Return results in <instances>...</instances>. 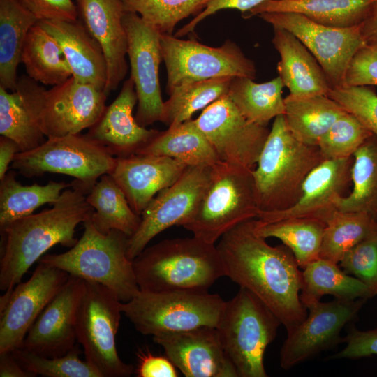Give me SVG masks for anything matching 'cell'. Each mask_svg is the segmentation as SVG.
<instances>
[{
	"label": "cell",
	"mask_w": 377,
	"mask_h": 377,
	"mask_svg": "<svg viewBox=\"0 0 377 377\" xmlns=\"http://www.w3.org/2000/svg\"><path fill=\"white\" fill-rule=\"evenodd\" d=\"M254 219L226 232L216 247L226 276L260 298L289 332L308 313L300 297L302 272L287 246H270L256 232Z\"/></svg>",
	"instance_id": "6da1fadb"
},
{
	"label": "cell",
	"mask_w": 377,
	"mask_h": 377,
	"mask_svg": "<svg viewBox=\"0 0 377 377\" xmlns=\"http://www.w3.org/2000/svg\"><path fill=\"white\" fill-rule=\"evenodd\" d=\"M94 212L80 189L69 187L50 209L18 219L0 227L3 249L0 260V289L5 300L24 274L51 247H73L75 228Z\"/></svg>",
	"instance_id": "7a4b0ae2"
},
{
	"label": "cell",
	"mask_w": 377,
	"mask_h": 377,
	"mask_svg": "<svg viewBox=\"0 0 377 377\" xmlns=\"http://www.w3.org/2000/svg\"><path fill=\"white\" fill-rule=\"evenodd\" d=\"M132 261L139 289L145 291L208 290L226 276L216 246L195 236L162 240Z\"/></svg>",
	"instance_id": "3957f363"
},
{
	"label": "cell",
	"mask_w": 377,
	"mask_h": 377,
	"mask_svg": "<svg viewBox=\"0 0 377 377\" xmlns=\"http://www.w3.org/2000/svg\"><path fill=\"white\" fill-rule=\"evenodd\" d=\"M323 161L318 146L298 140L288 129L284 115L276 117L252 172L260 212L294 205L306 177Z\"/></svg>",
	"instance_id": "277c9868"
},
{
	"label": "cell",
	"mask_w": 377,
	"mask_h": 377,
	"mask_svg": "<svg viewBox=\"0 0 377 377\" xmlns=\"http://www.w3.org/2000/svg\"><path fill=\"white\" fill-rule=\"evenodd\" d=\"M84 232L66 252L46 254L38 261L86 281L100 283L113 290L121 302L140 290L133 261L126 255L128 237L118 230L98 232L90 217L83 223Z\"/></svg>",
	"instance_id": "5b68a950"
},
{
	"label": "cell",
	"mask_w": 377,
	"mask_h": 377,
	"mask_svg": "<svg viewBox=\"0 0 377 377\" xmlns=\"http://www.w3.org/2000/svg\"><path fill=\"white\" fill-rule=\"evenodd\" d=\"M225 304L219 295L207 290H140L131 300L121 302V311L138 332L155 337L202 327H216Z\"/></svg>",
	"instance_id": "8992f818"
},
{
	"label": "cell",
	"mask_w": 377,
	"mask_h": 377,
	"mask_svg": "<svg viewBox=\"0 0 377 377\" xmlns=\"http://www.w3.org/2000/svg\"><path fill=\"white\" fill-rule=\"evenodd\" d=\"M282 325L273 311L256 295L239 287L226 301L216 326L221 346L238 377H267L263 357Z\"/></svg>",
	"instance_id": "52a82bcc"
},
{
	"label": "cell",
	"mask_w": 377,
	"mask_h": 377,
	"mask_svg": "<svg viewBox=\"0 0 377 377\" xmlns=\"http://www.w3.org/2000/svg\"><path fill=\"white\" fill-rule=\"evenodd\" d=\"M253 170L222 161L214 165L193 214L183 227L193 236L215 244L238 224L257 219L260 210Z\"/></svg>",
	"instance_id": "ba28073f"
},
{
	"label": "cell",
	"mask_w": 377,
	"mask_h": 377,
	"mask_svg": "<svg viewBox=\"0 0 377 377\" xmlns=\"http://www.w3.org/2000/svg\"><path fill=\"white\" fill-rule=\"evenodd\" d=\"M115 162L102 147L78 133L47 138L38 147L18 152L11 168L28 178L45 172L69 175L74 178L71 187L87 195L103 175L111 173Z\"/></svg>",
	"instance_id": "9c48e42d"
},
{
	"label": "cell",
	"mask_w": 377,
	"mask_h": 377,
	"mask_svg": "<svg viewBox=\"0 0 377 377\" xmlns=\"http://www.w3.org/2000/svg\"><path fill=\"white\" fill-rule=\"evenodd\" d=\"M121 313V302L113 290L84 280L77 316V341L83 347L85 360L102 377H128L134 370L117 353L116 336Z\"/></svg>",
	"instance_id": "30bf717a"
},
{
	"label": "cell",
	"mask_w": 377,
	"mask_h": 377,
	"mask_svg": "<svg viewBox=\"0 0 377 377\" xmlns=\"http://www.w3.org/2000/svg\"><path fill=\"white\" fill-rule=\"evenodd\" d=\"M161 47L168 75L167 92L183 84L215 77L256 78L254 63L229 40L215 47L161 34Z\"/></svg>",
	"instance_id": "8fae6325"
},
{
	"label": "cell",
	"mask_w": 377,
	"mask_h": 377,
	"mask_svg": "<svg viewBox=\"0 0 377 377\" xmlns=\"http://www.w3.org/2000/svg\"><path fill=\"white\" fill-rule=\"evenodd\" d=\"M212 167L187 166L173 184L149 202L140 214L138 228L128 238L129 260H133L163 230L173 226H183L188 221L209 184Z\"/></svg>",
	"instance_id": "7c38bea8"
},
{
	"label": "cell",
	"mask_w": 377,
	"mask_h": 377,
	"mask_svg": "<svg viewBox=\"0 0 377 377\" xmlns=\"http://www.w3.org/2000/svg\"><path fill=\"white\" fill-rule=\"evenodd\" d=\"M273 27L295 35L317 59L331 88L340 87L350 61L364 45L360 24L350 27H333L316 23L303 15L263 13L258 15Z\"/></svg>",
	"instance_id": "4fadbf2b"
},
{
	"label": "cell",
	"mask_w": 377,
	"mask_h": 377,
	"mask_svg": "<svg viewBox=\"0 0 377 377\" xmlns=\"http://www.w3.org/2000/svg\"><path fill=\"white\" fill-rule=\"evenodd\" d=\"M194 121L221 161L251 169L269 133L245 118L228 94L203 109Z\"/></svg>",
	"instance_id": "5bb4252c"
},
{
	"label": "cell",
	"mask_w": 377,
	"mask_h": 377,
	"mask_svg": "<svg viewBox=\"0 0 377 377\" xmlns=\"http://www.w3.org/2000/svg\"><path fill=\"white\" fill-rule=\"evenodd\" d=\"M123 23L127 35L131 76L138 98L135 115L137 123L145 127L163 121L164 102L158 77L163 60L161 35L135 13L125 11Z\"/></svg>",
	"instance_id": "9a60e30c"
},
{
	"label": "cell",
	"mask_w": 377,
	"mask_h": 377,
	"mask_svg": "<svg viewBox=\"0 0 377 377\" xmlns=\"http://www.w3.org/2000/svg\"><path fill=\"white\" fill-rule=\"evenodd\" d=\"M367 298H335L314 301L306 306V318L287 332L280 350V365L287 370L342 342L341 330L353 320Z\"/></svg>",
	"instance_id": "2e32d148"
},
{
	"label": "cell",
	"mask_w": 377,
	"mask_h": 377,
	"mask_svg": "<svg viewBox=\"0 0 377 377\" xmlns=\"http://www.w3.org/2000/svg\"><path fill=\"white\" fill-rule=\"evenodd\" d=\"M69 274L38 261L31 276L0 301V354L22 347L29 329L67 281Z\"/></svg>",
	"instance_id": "e0dca14e"
},
{
	"label": "cell",
	"mask_w": 377,
	"mask_h": 377,
	"mask_svg": "<svg viewBox=\"0 0 377 377\" xmlns=\"http://www.w3.org/2000/svg\"><path fill=\"white\" fill-rule=\"evenodd\" d=\"M84 288V280L70 274L29 329L21 348L47 357H61L72 350Z\"/></svg>",
	"instance_id": "ac0fdd59"
},
{
	"label": "cell",
	"mask_w": 377,
	"mask_h": 377,
	"mask_svg": "<svg viewBox=\"0 0 377 377\" xmlns=\"http://www.w3.org/2000/svg\"><path fill=\"white\" fill-rule=\"evenodd\" d=\"M353 156L323 161L303 182L302 195L292 207L280 211L260 212L257 219L273 222L290 218L313 219L326 222L337 211L338 200L352 182Z\"/></svg>",
	"instance_id": "d6986e66"
},
{
	"label": "cell",
	"mask_w": 377,
	"mask_h": 377,
	"mask_svg": "<svg viewBox=\"0 0 377 377\" xmlns=\"http://www.w3.org/2000/svg\"><path fill=\"white\" fill-rule=\"evenodd\" d=\"M107 94L71 76L46 92L44 132L47 138L78 134L92 126L106 105Z\"/></svg>",
	"instance_id": "ffe728a7"
},
{
	"label": "cell",
	"mask_w": 377,
	"mask_h": 377,
	"mask_svg": "<svg viewBox=\"0 0 377 377\" xmlns=\"http://www.w3.org/2000/svg\"><path fill=\"white\" fill-rule=\"evenodd\" d=\"M153 340L186 377H238L216 327L161 334Z\"/></svg>",
	"instance_id": "44dd1931"
},
{
	"label": "cell",
	"mask_w": 377,
	"mask_h": 377,
	"mask_svg": "<svg viewBox=\"0 0 377 377\" xmlns=\"http://www.w3.org/2000/svg\"><path fill=\"white\" fill-rule=\"evenodd\" d=\"M46 92L28 75L17 79L13 90L0 87V134L16 142L20 151L31 150L46 140Z\"/></svg>",
	"instance_id": "7402d4cb"
},
{
	"label": "cell",
	"mask_w": 377,
	"mask_h": 377,
	"mask_svg": "<svg viewBox=\"0 0 377 377\" xmlns=\"http://www.w3.org/2000/svg\"><path fill=\"white\" fill-rule=\"evenodd\" d=\"M83 24L100 45L107 65L105 93L115 90L128 69V40L121 0H76Z\"/></svg>",
	"instance_id": "603a6c76"
},
{
	"label": "cell",
	"mask_w": 377,
	"mask_h": 377,
	"mask_svg": "<svg viewBox=\"0 0 377 377\" xmlns=\"http://www.w3.org/2000/svg\"><path fill=\"white\" fill-rule=\"evenodd\" d=\"M137 102L134 83L129 77L86 135L115 158L136 154L159 133L137 123L133 115Z\"/></svg>",
	"instance_id": "cb8c5ba5"
},
{
	"label": "cell",
	"mask_w": 377,
	"mask_h": 377,
	"mask_svg": "<svg viewBox=\"0 0 377 377\" xmlns=\"http://www.w3.org/2000/svg\"><path fill=\"white\" fill-rule=\"evenodd\" d=\"M187 166L167 156L133 154L116 158L110 175L124 191L132 209L140 216L156 195L173 184Z\"/></svg>",
	"instance_id": "d4e9b609"
},
{
	"label": "cell",
	"mask_w": 377,
	"mask_h": 377,
	"mask_svg": "<svg viewBox=\"0 0 377 377\" xmlns=\"http://www.w3.org/2000/svg\"><path fill=\"white\" fill-rule=\"evenodd\" d=\"M38 23L58 42L77 80L89 83L105 92L107 65L98 43L83 23L40 20Z\"/></svg>",
	"instance_id": "484cf974"
},
{
	"label": "cell",
	"mask_w": 377,
	"mask_h": 377,
	"mask_svg": "<svg viewBox=\"0 0 377 377\" xmlns=\"http://www.w3.org/2000/svg\"><path fill=\"white\" fill-rule=\"evenodd\" d=\"M274 28L272 43L280 54L279 76L289 95L303 97L326 95L331 86L321 66L308 48L292 33Z\"/></svg>",
	"instance_id": "4316f807"
},
{
	"label": "cell",
	"mask_w": 377,
	"mask_h": 377,
	"mask_svg": "<svg viewBox=\"0 0 377 377\" xmlns=\"http://www.w3.org/2000/svg\"><path fill=\"white\" fill-rule=\"evenodd\" d=\"M374 0H267L251 10L263 13H296L328 27H350L367 17Z\"/></svg>",
	"instance_id": "83f0119b"
},
{
	"label": "cell",
	"mask_w": 377,
	"mask_h": 377,
	"mask_svg": "<svg viewBox=\"0 0 377 377\" xmlns=\"http://www.w3.org/2000/svg\"><path fill=\"white\" fill-rule=\"evenodd\" d=\"M136 154L167 156L179 160L188 166L212 167L221 162L193 119L159 131Z\"/></svg>",
	"instance_id": "f1b7e54d"
},
{
	"label": "cell",
	"mask_w": 377,
	"mask_h": 377,
	"mask_svg": "<svg viewBox=\"0 0 377 377\" xmlns=\"http://www.w3.org/2000/svg\"><path fill=\"white\" fill-rule=\"evenodd\" d=\"M284 117L291 133L302 142L318 146L320 138L347 111L326 95L284 98Z\"/></svg>",
	"instance_id": "f546056e"
},
{
	"label": "cell",
	"mask_w": 377,
	"mask_h": 377,
	"mask_svg": "<svg viewBox=\"0 0 377 377\" xmlns=\"http://www.w3.org/2000/svg\"><path fill=\"white\" fill-rule=\"evenodd\" d=\"M38 21L18 0H0V87L15 89L25 39Z\"/></svg>",
	"instance_id": "4dcf8cb0"
},
{
	"label": "cell",
	"mask_w": 377,
	"mask_h": 377,
	"mask_svg": "<svg viewBox=\"0 0 377 377\" xmlns=\"http://www.w3.org/2000/svg\"><path fill=\"white\" fill-rule=\"evenodd\" d=\"M86 200L94 209L90 219L103 234L114 229L130 237L140 224L141 216L132 209L124 191L110 174L98 179Z\"/></svg>",
	"instance_id": "1f68e13d"
},
{
	"label": "cell",
	"mask_w": 377,
	"mask_h": 377,
	"mask_svg": "<svg viewBox=\"0 0 377 377\" xmlns=\"http://www.w3.org/2000/svg\"><path fill=\"white\" fill-rule=\"evenodd\" d=\"M21 62L30 78L45 85L61 84L72 76L61 46L38 22L27 36Z\"/></svg>",
	"instance_id": "d6a6232c"
},
{
	"label": "cell",
	"mask_w": 377,
	"mask_h": 377,
	"mask_svg": "<svg viewBox=\"0 0 377 377\" xmlns=\"http://www.w3.org/2000/svg\"><path fill=\"white\" fill-rule=\"evenodd\" d=\"M325 295L345 300L371 297L360 280L342 270L337 263L319 258L303 269L300 297L306 307Z\"/></svg>",
	"instance_id": "836d02e7"
},
{
	"label": "cell",
	"mask_w": 377,
	"mask_h": 377,
	"mask_svg": "<svg viewBox=\"0 0 377 377\" xmlns=\"http://www.w3.org/2000/svg\"><path fill=\"white\" fill-rule=\"evenodd\" d=\"M325 226L323 221L307 218H290L273 222L254 219L256 232L265 239H280L292 251L302 269L320 258Z\"/></svg>",
	"instance_id": "e575fe53"
},
{
	"label": "cell",
	"mask_w": 377,
	"mask_h": 377,
	"mask_svg": "<svg viewBox=\"0 0 377 377\" xmlns=\"http://www.w3.org/2000/svg\"><path fill=\"white\" fill-rule=\"evenodd\" d=\"M279 76L264 83H256L246 77L232 78L228 96L249 121L263 126L285 112Z\"/></svg>",
	"instance_id": "d590c367"
},
{
	"label": "cell",
	"mask_w": 377,
	"mask_h": 377,
	"mask_svg": "<svg viewBox=\"0 0 377 377\" xmlns=\"http://www.w3.org/2000/svg\"><path fill=\"white\" fill-rule=\"evenodd\" d=\"M15 171L7 172L0 181V227L32 214L44 204H54L71 183L50 182L46 185L23 186Z\"/></svg>",
	"instance_id": "8d00e7d4"
},
{
	"label": "cell",
	"mask_w": 377,
	"mask_h": 377,
	"mask_svg": "<svg viewBox=\"0 0 377 377\" xmlns=\"http://www.w3.org/2000/svg\"><path fill=\"white\" fill-rule=\"evenodd\" d=\"M352 192L339 198L337 209L364 212L377 221V137L372 135L354 153Z\"/></svg>",
	"instance_id": "74e56055"
},
{
	"label": "cell",
	"mask_w": 377,
	"mask_h": 377,
	"mask_svg": "<svg viewBox=\"0 0 377 377\" xmlns=\"http://www.w3.org/2000/svg\"><path fill=\"white\" fill-rule=\"evenodd\" d=\"M377 232V221L364 212L337 210L326 222L320 258L339 263L353 247Z\"/></svg>",
	"instance_id": "f35d334b"
},
{
	"label": "cell",
	"mask_w": 377,
	"mask_h": 377,
	"mask_svg": "<svg viewBox=\"0 0 377 377\" xmlns=\"http://www.w3.org/2000/svg\"><path fill=\"white\" fill-rule=\"evenodd\" d=\"M233 77H220L191 82L177 87L168 92L164 102L163 123L176 126L191 119L197 111L228 94Z\"/></svg>",
	"instance_id": "ab89813d"
},
{
	"label": "cell",
	"mask_w": 377,
	"mask_h": 377,
	"mask_svg": "<svg viewBox=\"0 0 377 377\" xmlns=\"http://www.w3.org/2000/svg\"><path fill=\"white\" fill-rule=\"evenodd\" d=\"M125 11L137 13L161 34H172L181 20L199 14L209 0H121Z\"/></svg>",
	"instance_id": "60d3db41"
},
{
	"label": "cell",
	"mask_w": 377,
	"mask_h": 377,
	"mask_svg": "<svg viewBox=\"0 0 377 377\" xmlns=\"http://www.w3.org/2000/svg\"><path fill=\"white\" fill-rule=\"evenodd\" d=\"M80 352L75 346L63 356L47 357L21 348L12 351L22 366L36 376L102 377L88 362L80 359Z\"/></svg>",
	"instance_id": "b9f144b4"
},
{
	"label": "cell",
	"mask_w": 377,
	"mask_h": 377,
	"mask_svg": "<svg viewBox=\"0 0 377 377\" xmlns=\"http://www.w3.org/2000/svg\"><path fill=\"white\" fill-rule=\"evenodd\" d=\"M372 135L354 115L347 112L320 138L318 147L324 160L347 158L353 156Z\"/></svg>",
	"instance_id": "7bdbcfd3"
},
{
	"label": "cell",
	"mask_w": 377,
	"mask_h": 377,
	"mask_svg": "<svg viewBox=\"0 0 377 377\" xmlns=\"http://www.w3.org/2000/svg\"><path fill=\"white\" fill-rule=\"evenodd\" d=\"M327 96L377 137V94L369 86L331 88Z\"/></svg>",
	"instance_id": "ee69618b"
},
{
	"label": "cell",
	"mask_w": 377,
	"mask_h": 377,
	"mask_svg": "<svg viewBox=\"0 0 377 377\" xmlns=\"http://www.w3.org/2000/svg\"><path fill=\"white\" fill-rule=\"evenodd\" d=\"M340 267L369 288L371 297L377 295V232L349 250L339 262Z\"/></svg>",
	"instance_id": "f6af8a7d"
},
{
	"label": "cell",
	"mask_w": 377,
	"mask_h": 377,
	"mask_svg": "<svg viewBox=\"0 0 377 377\" xmlns=\"http://www.w3.org/2000/svg\"><path fill=\"white\" fill-rule=\"evenodd\" d=\"M377 86V50L364 45L353 56L341 87Z\"/></svg>",
	"instance_id": "bcb514c9"
},
{
	"label": "cell",
	"mask_w": 377,
	"mask_h": 377,
	"mask_svg": "<svg viewBox=\"0 0 377 377\" xmlns=\"http://www.w3.org/2000/svg\"><path fill=\"white\" fill-rule=\"evenodd\" d=\"M40 20L77 21V5L75 0H18Z\"/></svg>",
	"instance_id": "7dc6e473"
},
{
	"label": "cell",
	"mask_w": 377,
	"mask_h": 377,
	"mask_svg": "<svg viewBox=\"0 0 377 377\" xmlns=\"http://www.w3.org/2000/svg\"><path fill=\"white\" fill-rule=\"evenodd\" d=\"M342 342L346 346L332 358L359 359L377 355V327L360 330L355 326L350 327Z\"/></svg>",
	"instance_id": "c3c4849f"
},
{
	"label": "cell",
	"mask_w": 377,
	"mask_h": 377,
	"mask_svg": "<svg viewBox=\"0 0 377 377\" xmlns=\"http://www.w3.org/2000/svg\"><path fill=\"white\" fill-rule=\"evenodd\" d=\"M265 1L267 0H209L203 10L179 29L175 36L182 37L193 31L199 22L220 10L237 9L244 13L250 11Z\"/></svg>",
	"instance_id": "681fc988"
},
{
	"label": "cell",
	"mask_w": 377,
	"mask_h": 377,
	"mask_svg": "<svg viewBox=\"0 0 377 377\" xmlns=\"http://www.w3.org/2000/svg\"><path fill=\"white\" fill-rule=\"evenodd\" d=\"M138 377H177L178 373L173 363L165 356L153 355L149 349L137 353Z\"/></svg>",
	"instance_id": "f907efd6"
},
{
	"label": "cell",
	"mask_w": 377,
	"mask_h": 377,
	"mask_svg": "<svg viewBox=\"0 0 377 377\" xmlns=\"http://www.w3.org/2000/svg\"><path fill=\"white\" fill-rule=\"evenodd\" d=\"M1 377H35L25 369L15 358L12 352L0 354Z\"/></svg>",
	"instance_id": "816d5d0a"
},
{
	"label": "cell",
	"mask_w": 377,
	"mask_h": 377,
	"mask_svg": "<svg viewBox=\"0 0 377 377\" xmlns=\"http://www.w3.org/2000/svg\"><path fill=\"white\" fill-rule=\"evenodd\" d=\"M360 31L365 45L377 50V0H374L369 14L360 24Z\"/></svg>",
	"instance_id": "f5cc1de1"
},
{
	"label": "cell",
	"mask_w": 377,
	"mask_h": 377,
	"mask_svg": "<svg viewBox=\"0 0 377 377\" xmlns=\"http://www.w3.org/2000/svg\"><path fill=\"white\" fill-rule=\"evenodd\" d=\"M20 152L19 145L11 138L1 135L0 138V180L8 172L15 156Z\"/></svg>",
	"instance_id": "db71d44e"
}]
</instances>
